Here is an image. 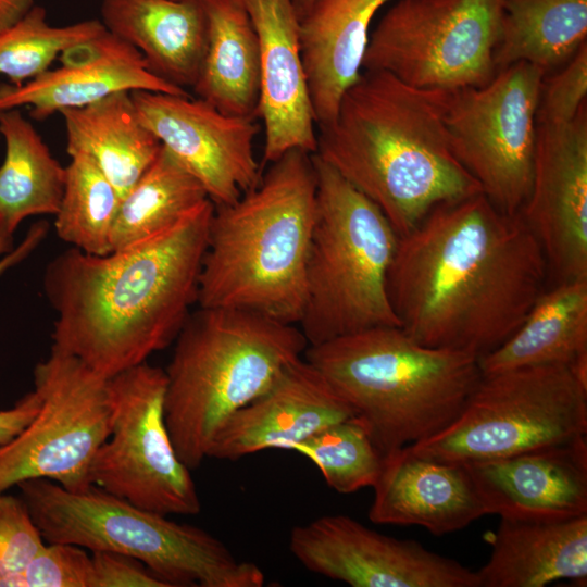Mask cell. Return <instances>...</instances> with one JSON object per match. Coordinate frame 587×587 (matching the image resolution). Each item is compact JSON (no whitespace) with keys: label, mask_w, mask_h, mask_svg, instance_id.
Returning <instances> with one entry per match:
<instances>
[{"label":"cell","mask_w":587,"mask_h":587,"mask_svg":"<svg viewBox=\"0 0 587 587\" xmlns=\"http://www.w3.org/2000/svg\"><path fill=\"white\" fill-rule=\"evenodd\" d=\"M548 277L521 214L478 192L435 205L398 238L387 291L414 340L482 358L515 332Z\"/></svg>","instance_id":"cell-1"},{"label":"cell","mask_w":587,"mask_h":587,"mask_svg":"<svg viewBox=\"0 0 587 587\" xmlns=\"http://www.w3.org/2000/svg\"><path fill=\"white\" fill-rule=\"evenodd\" d=\"M213 210L207 199L134 246L104 255L73 247L52 259L43 277L57 313L51 348L109 379L172 344L197 302Z\"/></svg>","instance_id":"cell-2"},{"label":"cell","mask_w":587,"mask_h":587,"mask_svg":"<svg viewBox=\"0 0 587 587\" xmlns=\"http://www.w3.org/2000/svg\"><path fill=\"white\" fill-rule=\"evenodd\" d=\"M447 91L363 70L344 92L314 154L371 200L401 237L437 204L482 192L453 155Z\"/></svg>","instance_id":"cell-3"},{"label":"cell","mask_w":587,"mask_h":587,"mask_svg":"<svg viewBox=\"0 0 587 587\" xmlns=\"http://www.w3.org/2000/svg\"><path fill=\"white\" fill-rule=\"evenodd\" d=\"M268 165L254 189L214 205L197 302L297 325L316 214L313 153L292 149Z\"/></svg>","instance_id":"cell-4"},{"label":"cell","mask_w":587,"mask_h":587,"mask_svg":"<svg viewBox=\"0 0 587 587\" xmlns=\"http://www.w3.org/2000/svg\"><path fill=\"white\" fill-rule=\"evenodd\" d=\"M304 359L350 407L384 457L449 426L483 376L477 355L424 346L399 326L308 346Z\"/></svg>","instance_id":"cell-5"},{"label":"cell","mask_w":587,"mask_h":587,"mask_svg":"<svg viewBox=\"0 0 587 587\" xmlns=\"http://www.w3.org/2000/svg\"><path fill=\"white\" fill-rule=\"evenodd\" d=\"M164 415L190 470L209 458L226 422L264 394L309 344L296 326L237 308L199 307L175 338Z\"/></svg>","instance_id":"cell-6"},{"label":"cell","mask_w":587,"mask_h":587,"mask_svg":"<svg viewBox=\"0 0 587 587\" xmlns=\"http://www.w3.org/2000/svg\"><path fill=\"white\" fill-rule=\"evenodd\" d=\"M47 542L110 551L143 563L170 587H262L253 562L238 559L203 528L180 524L90 485L70 491L45 478L17 485Z\"/></svg>","instance_id":"cell-7"},{"label":"cell","mask_w":587,"mask_h":587,"mask_svg":"<svg viewBox=\"0 0 587 587\" xmlns=\"http://www.w3.org/2000/svg\"><path fill=\"white\" fill-rule=\"evenodd\" d=\"M316 214L299 328L309 346L399 326L387 291L398 238L382 211L313 153Z\"/></svg>","instance_id":"cell-8"},{"label":"cell","mask_w":587,"mask_h":587,"mask_svg":"<svg viewBox=\"0 0 587 587\" xmlns=\"http://www.w3.org/2000/svg\"><path fill=\"white\" fill-rule=\"evenodd\" d=\"M587 384L571 366L544 364L483 374L458 417L407 446L449 463L500 459L586 437Z\"/></svg>","instance_id":"cell-9"},{"label":"cell","mask_w":587,"mask_h":587,"mask_svg":"<svg viewBox=\"0 0 587 587\" xmlns=\"http://www.w3.org/2000/svg\"><path fill=\"white\" fill-rule=\"evenodd\" d=\"M500 0H397L370 33L362 71L427 90L482 87L497 73Z\"/></svg>","instance_id":"cell-10"},{"label":"cell","mask_w":587,"mask_h":587,"mask_svg":"<svg viewBox=\"0 0 587 587\" xmlns=\"http://www.w3.org/2000/svg\"><path fill=\"white\" fill-rule=\"evenodd\" d=\"M108 389L110 434L91 461L90 484L162 515L198 514L197 486L165 422V370L146 361L109 378Z\"/></svg>","instance_id":"cell-11"},{"label":"cell","mask_w":587,"mask_h":587,"mask_svg":"<svg viewBox=\"0 0 587 587\" xmlns=\"http://www.w3.org/2000/svg\"><path fill=\"white\" fill-rule=\"evenodd\" d=\"M545 76L541 68L517 62L482 87L447 96L444 120L453 155L508 214L520 213L529 195Z\"/></svg>","instance_id":"cell-12"},{"label":"cell","mask_w":587,"mask_h":587,"mask_svg":"<svg viewBox=\"0 0 587 587\" xmlns=\"http://www.w3.org/2000/svg\"><path fill=\"white\" fill-rule=\"evenodd\" d=\"M108 382L76 357L51 348L34 370L38 413L0 446V494L34 478L70 491L91 485V461L110 434Z\"/></svg>","instance_id":"cell-13"},{"label":"cell","mask_w":587,"mask_h":587,"mask_svg":"<svg viewBox=\"0 0 587 587\" xmlns=\"http://www.w3.org/2000/svg\"><path fill=\"white\" fill-rule=\"evenodd\" d=\"M289 550L309 571L352 587H478L476 571L344 514L295 526Z\"/></svg>","instance_id":"cell-14"},{"label":"cell","mask_w":587,"mask_h":587,"mask_svg":"<svg viewBox=\"0 0 587 587\" xmlns=\"http://www.w3.org/2000/svg\"><path fill=\"white\" fill-rule=\"evenodd\" d=\"M130 93L142 123L202 185L214 205L232 204L260 184L255 118L227 115L190 95Z\"/></svg>","instance_id":"cell-15"},{"label":"cell","mask_w":587,"mask_h":587,"mask_svg":"<svg viewBox=\"0 0 587 587\" xmlns=\"http://www.w3.org/2000/svg\"><path fill=\"white\" fill-rule=\"evenodd\" d=\"M520 214L554 284L587 278L586 104L570 122L537 123L532 186Z\"/></svg>","instance_id":"cell-16"},{"label":"cell","mask_w":587,"mask_h":587,"mask_svg":"<svg viewBox=\"0 0 587 587\" xmlns=\"http://www.w3.org/2000/svg\"><path fill=\"white\" fill-rule=\"evenodd\" d=\"M465 464L487 514L521 521H563L587 514V441Z\"/></svg>","instance_id":"cell-17"},{"label":"cell","mask_w":587,"mask_h":587,"mask_svg":"<svg viewBox=\"0 0 587 587\" xmlns=\"http://www.w3.org/2000/svg\"><path fill=\"white\" fill-rule=\"evenodd\" d=\"M254 27L261 61V165L292 149L314 153L316 124L301 52L300 18L291 0H241Z\"/></svg>","instance_id":"cell-18"},{"label":"cell","mask_w":587,"mask_h":587,"mask_svg":"<svg viewBox=\"0 0 587 587\" xmlns=\"http://www.w3.org/2000/svg\"><path fill=\"white\" fill-rule=\"evenodd\" d=\"M61 65L21 86L0 85V111L30 107L38 121L84 107L118 91L189 95L155 76L142 54L107 29L65 50Z\"/></svg>","instance_id":"cell-19"},{"label":"cell","mask_w":587,"mask_h":587,"mask_svg":"<svg viewBox=\"0 0 587 587\" xmlns=\"http://www.w3.org/2000/svg\"><path fill=\"white\" fill-rule=\"evenodd\" d=\"M354 416L325 377L304 358L290 363L260 397L239 409L217 434L209 458L235 461L301 442Z\"/></svg>","instance_id":"cell-20"},{"label":"cell","mask_w":587,"mask_h":587,"mask_svg":"<svg viewBox=\"0 0 587 587\" xmlns=\"http://www.w3.org/2000/svg\"><path fill=\"white\" fill-rule=\"evenodd\" d=\"M369 519L379 525H416L441 536L487 514L463 463L416 455L407 447L384 457Z\"/></svg>","instance_id":"cell-21"},{"label":"cell","mask_w":587,"mask_h":587,"mask_svg":"<svg viewBox=\"0 0 587 587\" xmlns=\"http://www.w3.org/2000/svg\"><path fill=\"white\" fill-rule=\"evenodd\" d=\"M390 0H313L300 20L302 60L315 124L334 120L362 72L375 14Z\"/></svg>","instance_id":"cell-22"},{"label":"cell","mask_w":587,"mask_h":587,"mask_svg":"<svg viewBox=\"0 0 587 587\" xmlns=\"http://www.w3.org/2000/svg\"><path fill=\"white\" fill-rule=\"evenodd\" d=\"M100 14L104 28L136 48L155 76L193 87L207 43L199 0H102Z\"/></svg>","instance_id":"cell-23"},{"label":"cell","mask_w":587,"mask_h":587,"mask_svg":"<svg viewBox=\"0 0 587 587\" xmlns=\"http://www.w3.org/2000/svg\"><path fill=\"white\" fill-rule=\"evenodd\" d=\"M491 547L476 571L478 587H544L560 579L586 582L587 514L563 521L500 517L485 535Z\"/></svg>","instance_id":"cell-24"},{"label":"cell","mask_w":587,"mask_h":587,"mask_svg":"<svg viewBox=\"0 0 587 587\" xmlns=\"http://www.w3.org/2000/svg\"><path fill=\"white\" fill-rule=\"evenodd\" d=\"M207 43L198 78V98L238 117L260 118L261 61L258 37L241 0H199Z\"/></svg>","instance_id":"cell-25"},{"label":"cell","mask_w":587,"mask_h":587,"mask_svg":"<svg viewBox=\"0 0 587 587\" xmlns=\"http://www.w3.org/2000/svg\"><path fill=\"white\" fill-rule=\"evenodd\" d=\"M132 91L60 112L70 155H87L125 196L161 150L157 136L140 120Z\"/></svg>","instance_id":"cell-26"},{"label":"cell","mask_w":587,"mask_h":587,"mask_svg":"<svg viewBox=\"0 0 587 587\" xmlns=\"http://www.w3.org/2000/svg\"><path fill=\"white\" fill-rule=\"evenodd\" d=\"M587 355V278L545 289L515 332L479 358L483 374L544 364L572 365Z\"/></svg>","instance_id":"cell-27"},{"label":"cell","mask_w":587,"mask_h":587,"mask_svg":"<svg viewBox=\"0 0 587 587\" xmlns=\"http://www.w3.org/2000/svg\"><path fill=\"white\" fill-rule=\"evenodd\" d=\"M0 134L5 141L0 166V236L12 240L26 217L55 215L66 172L17 108L0 111Z\"/></svg>","instance_id":"cell-28"},{"label":"cell","mask_w":587,"mask_h":587,"mask_svg":"<svg viewBox=\"0 0 587 587\" xmlns=\"http://www.w3.org/2000/svg\"><path fill=\"white\" fill-rule=\"evenodd\" d=\"M499 71L526 62L546 75L569 62L587 42V0H500Z\"/></svg>","instance_id":"cell-29"},{"label":"cell","mask_w":587,"mask_h":587,"mask_svg":"<svg viewBox=\"0 0 587 587\" xmlns=\"http://www.w3.org/2000/svg\"><path fill=\"white\" fill-rule=\"evenodd\" d=\"M207 199L202 185L162 146L151 165L121 198L111 232L112 251L168 229Z\"/></svg>","instance_id":"cell-30"},{"label":"cell","mask_w":587,"mask_h":587,"mask_svg":"<svg viewBox=\"0 0 587 587\" xmlns=\"http://www.w3.org/2000/svg\"><path fill=\"white\" fill-rule=\"evenodd\" d=\"M54 227L60 239L80 251L104 255L112 251L111 232L120 193L85 154L70 155Z\"/></svg>","instance_id":"cell-31"},{"label":"cell","mask_w":587,"mask_h":587,"mask_svg":"<svg viewBox=\"0 0 587 587\" xmlns=\"http://www.w3.org/2000/svg\"><path fill=\"white\" fill-rule=\"evenodd\" d=\"M290 451L309 459L325 483L339 494L373 487L384 463V454L355 416L316 432Z\"/></svg>","instance_id":"cell-32"},{"label":"cell","mask_w":587,"mask_h":587,"mask_svg":"<svg viewBox=\"0 0 587 587\" xmlns=\"http://www.w3.org/2000/svg\"><path fill=\"white\" fill-rule=\"evenodd\" d=\"M104 29L99 20L52 26L45 8L35 4L15 24L0 32V75L7 76L13 86H21L47 72L65 50Z\"/></svg>","instance_id":"cell-33"},{"label":"cell","mask_w":587,"mask_h":587,"mask_svg":"<svg viewBox=\"0 0 587 587\" xmlns=\"http://www.w3.org/2000/svg\"><path fill=\"white\" fill-rule=\"evenodd\" d=\"M2 587H92L91 554L76 545L48 542Z\"/></svg>","instance_id":"cell-34"},{"label":"cell","mask_w":587,"mask_h":587,"mask_svg":"<svg viewBox=\"0 0 587 587\" xmlns=\"http://www.w3.org/2000/svg\"><path fill=\"white\" fill-rule=\"evenodd\" d=\"M45 545L24 500L0 494V587Z\"/></svg>","instance_id":"cell-35"},{"label":"cell","mask_w":587,"mask_h":587,"mask_svg":"<svg viewBox=\"0 0 587 587\" xmlns=\"http://www.w3.org/2000/svg\"><path fill=\"white\" fill-rule=\"evenodd\" d=\"M587 42L553 75L545 76L540 91L537 123L560 124L572 121L586 104Z\"/></svg>","instance_id":"cell-36"},{"label":"cell","mask_w":587,"mask_h":587,"mask_svg":"<svg viewBox=\"0 0 587 587\" xmlns=\"http://www.w3.org/2000/svg\"><path fill=\"white\" fill-rule=\"evenodd\" d=\"M92 587H170L143 563L110 551H91Z\"/></svg>","instance_id":"cell-37"},{"label":"cell","mask_w":587,"mask_h":587,"mask_svg":"<svg viewBox=\"0 0 587 587\" xmlns=\"http://www.w3.org/2000/svg\"><path fill=\"white\" fill-rule=\"evenodd\" d=\"M40 397L33 391L21 398L14 407L0 410V446L15 437L36 416Z\"/></svg>","instance_id":"cell-38"},{"label":"cell","mask_w":587,"mask_h":587,"mask_svg":"<svg viewBox=\"0 0 587 587\" xmlns=\"http://www.w3.org/2000/svg\"><path fill=\"white\" fill-rule=\"evenodd\" d=\"M48 232L46 222L36 223L30 227L24 240L12 249V240L0 236V274L25 259L42 241Z\"/></svg>","instance_id":"cell-39"},{"label":"cell","mask_w":587,"mask_h":587,"mask_svg":"<svg viewBox=\"0 0 587 587\" xmlns=\"http://www.w3.org/2000/svg\"><path fill=\"white\" fill-rule=\"evenodd\" d=\"M34 5V0H0V32L15 24Z\"/></svg>","instance_id":"cell-40"},{"label":"cell","mask_w":587,"mask_h":587,"mask_svg":"<svg viewBox=\"0 0 587 587\" xmlns=\"http://www.w3.org/2000/svg\"><path fill=\"white\" fill-rule=\"evenodd\" d=\"M296 12L301 20L312 5L313 0H291Z\"/></svg>","instance_id":"cell-41"},{"label":"cell","mask_w":587,"mask_h":587,"mask_svg":"<svg viewBox=\"0 0 587 587\" xmlns=\"http://www.w3.org/2000/svg\"><path fill=\"white\" fill-rule=\"evenodd\" d=\"M0 136H1V134H0Z\"/></svg>","instance_id":"cell-42"}]
</instances>
